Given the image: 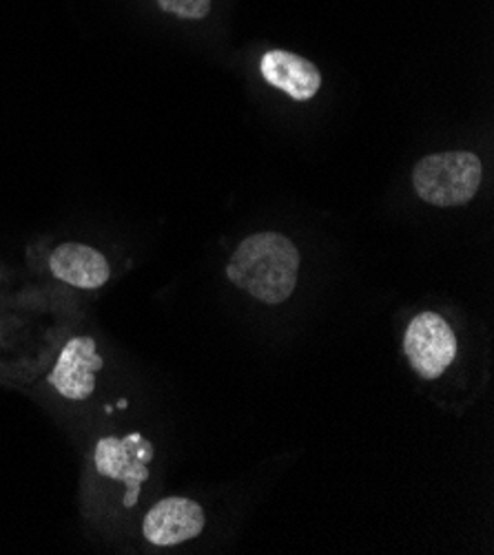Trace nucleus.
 <instances>
[{"label": "nucleus", "instance_id": "nucleus-1", "mask_svg": "<svg viewBox=\"0 0 494 555\" xmlns=\"http://www.w3.org/2000/svg\"><path fill=\"white\" fill-rule=\"evenodd\" d=\"M300 274V250L280 233H257L246 237L227 268L233 286L246 291L262 304H284Z\"/></svg>", "mask_w": 494, "mask_h": 555}, {"label": "nucleus", "instance_id": "nucleus-2", "mask_svg": "<svg viewBox=\"0 0 494 555\" xmlns=\"http://www.w3.org/2000/svg\"><path fill=\"white\" fill-rule=\"evenodd\" d=\"M483 178L481 159L468 151H448L423 157L413 171L417 195L439 208L468 204Z\"/></svg>", "mask_w": 494, "mask_h": 555}, {"label": "nucleus", "instance_id": "nucleus-3", "mask_svg": "<svg viewBox=\"0 0 494 555\" xmlns=\"http://www.w3.org/2000/svg\"><path fill=\"white\" fill-rule=\"evenodd\" d=\"M404 352L421 378H436L455 361L457 337L442 314L421 312L406 327Z\"/></svg>", "mask_w": 494, "mask_h": 555}, {"label": "nucleus", "instance_id": "nucleus-4", "mask_svg": "<svg viewBox=\"0 0 494 555\" xmlns=\"http://www.w3.org/2000/svg\"><path fill=\"white\" fill-rule=\"evenodd\" d=\"M153 461V446L142 434H129L125 438H102L96 448V469L100 476L127 485L125 505L138 503L140 487L149 478L147 465Z\"/></svg>", "mask_w": 494, "mask_h": 555}, {"label": "nucleus", "instance_id": "nucleus-5", "mask_svg": "<svg viewBox=\"0 0 494 555\" xmlns=\"http://www.w3.org/2000/svg\"><path fill=\"white\" fill-rule=\"evenodd\" d=\"M204 522L202 507L189 498H164L144 516L142 533L155 546H174L198 538Z\"/></svg>", "mask_w": 494, "mask_h": 555}, {"label": "nucleus", "instance_id": "nucleus-6", "mask_svg": "<svg viewBox=\"0 0 494 555\" xmlns=\"http://www.w3.org/2000/svg\"><path fill=\"white\" fill-rule=\"evenodd\" d=\"M102 367V357L96 352V341L91 337L72 339L53 372L49 374V383L56 387L69 401H85L96 390V372Z\"/></svg>", "mask_w": 494, "mask_h": 555}, {"label": "nucleus", "instance_id": "nucleus-7", "mask_svg": "<svg viewBox=\"0 0 494 555\" xmlns=\"http://www.w3.org/2000/svg\"><path fill=\"white\" fill-rule=\"evenodd\" d=\"M259 69L268 85L300 102L311 100L321 87L319 69L311 61L302 59V55L284 49H273L264 53Z\"/></svg>", "mask_w": 494, "mask_h": 555}, {"label": "nucleus", "instance_id": "nucleus-8", "mask_svg": "<svg viewBox=\"0 0 494 555\" xmlns=\"http://www.w3.org/2000/svg\"><path fill=\"white\" fill-rule=\"evenodd\" d=\"M49 268L61 282L85 291H96L104 286L109 276H112V268H109L104 255L83 244L59 246L49 257Z\"/></svg>", "mask_w": 494, "mask_h": 555}, {"label": "nucleus", "instance_id": "nucleus-9", "mask_svg": "<svg viewBox=\"0 0 494 555\" xmlns=\"http://www.w3.org/2000/svg\"><path fill=\"white\" fill-rule=\"evenodd\" d=\"M160 8L187 21H200L208 14L211 0H157Z\"/></svg>", "mask_w": 494, "mask_h": 555}]
</instances>
